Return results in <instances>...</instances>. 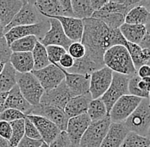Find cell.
I'll return each instance as SVG.
<instances>
[{
	"instance_id": "cell-23",
	"label": "cell",
	"mask_w": 150,
	"mask_h": 147,
	"mask_svg": "<svg viewBox=\"0 0 150 147\" xmlns=\"http://www.w3.org/2000/svg\"><path fill=\"white\" fill-rule=\"evenodd\" d=\"M9 63L18 73H28L33 71V58L31 52H13Z\"/></svg>"
},
{
	"instance_id": "cell-22",
	"label": "cell",
	"mask_w": 150,
	"mask_h": 147,
	"mask_svg": "<svg viewBox=\"0 0 150 147\" xmlns=\"http://www.w3.org/2000/svg\"><path fill=\"white\" fill-rule=\"evenodd\" d=\"M92 101L90 93L73 97L67 102L64 108V112L68 118L86 114L90 102Z\"/></svg>"
},
{
	"instance_id": "cell-36",
	"label": "cell",
	"mask_w": 150,
	"mask_h": 147,
	"mask_svg": "<svg viewBox=\"0 0 150 147\" xmlns=\"http://www.w3.org/2000/svg\"><path fill=\"white\" fill-rule=\"evenodd\" d=\"M150 140L137 134L129 132L120 147H149Z\"/></svg>"
},
{
	"instance_id": "cell-1",
	"label": "cell",
	"mask_w": 150,
	"mask_h": 147,
	"mask_svg": "<svg viewBox=\"0 0 150 147\" xmlns=\"http://www.w3.org/2000/svg\"><path fill=\"white\" fill-rule=\"evenodd\" d=\"M83 23L84 32L80 43L85 48V55L100 67H103L105 52L112 46H125L127 41L120 29L109 28L99 20L85 19L83 20Z\"/></svg>"
},
{
	"instance_id": "cell-34",
	"label": "cell",
	"mask_w": 150,
	"mask_h": 147,
	"mask_svg": "<svg viewBox=\"0 0 150 147\" xmlns=\"http://www.w3.org/2000/svg\"><path fill=\"white\" fill-rule=\"evenodd\" d=\"M38 41L35 36H28L14 41L9 48L12 52H31Z\"/></svg>"
},
{
	"instance_id": "cell-56",
	"label": "cell",
	"mask_w": 150,
	"mask_h": 147,
	"mask_svg": "<svg viewBox=\"0 0 150 147\" xmlns=\"http://www.w3.org/2000/svg\"><path fill=\"white\" fill-rule=\"evenodd\" d=\"M4 63H1L0 62V73H1V72L3 71V69H4Z\"/></svg>"
},
{
	"instance_id": "cell-51",
	"label": "cell",
	"mask_w": 150,
	"mask_h": 147,
	"mask_svg": "<svg viewBox=\"0 0 150 147\" xmlns=\"http://www.w3.org/2000/svg\"><path fill=\"white\" fill-rule=\"evenodd\" d=\"M8 93H0V113L4 110V103Z\"/></svg>"
},
{
	"instance_id": "cell-8",
	"label": "cell",
	"mask_w": 150,
	"mask_h": 147,
	"mask_svg": "<svg viewBox=\"0 0 150 147\" xmlns=\"http://www.w3.org/2000/svg\"><path fill=\"white\" fill-rule=\"evenodd\" d=\"M36 9L33 1H23V4L19 12L12 20L7 27H4V33H6L11 28L21 26L34 25L45 20Z\"/></svg>"
},
{
	"instance_id": "cell-60",
	"label": "cell",
	"mask_w": 150,
	"mask_h": 147,
	"mask_svg": "<svg viewBox=\"0 0 150 147\" xmlns=\"http://www.w3.org/2000/svg\"><path fill=\"white\" fill-rule=\"evenodd\" d=\"M149 106H150V94H149Z\"/></svg>"
},
{
	"instance_id": "cell-5",
	"label": "cell",
	"mask_w": 150,
	"mask_h": 147,
	"mask_svg": "<svg viewBox=\"0 0 150 147\" xmlns=\"http://www.w3.org/2000/svg\"><path fill=\"white\" fill-rule=\"evenodd\" d=\"M131 77L123 74L112 72V78L108 89L101 97V100L104 103L108 114H109L112 106L120 98L124 95L129 94L128 83Z\"/></svg>"
},
{
	"instance_id": "cell-62",
	"label": "cell",
	"mask_w": 150,
	"mask_h": 147,
	"mask_svg": "<svg viewBox=\"0 0 150 147\" xmlns=\"http://www.w3.org/2000/svg\"><path fill=\"white\" fill-rule=\"evenodd\" d=\"M149 147H150V146H149Z\"/></svg>"
},
{
	"instance_id": "cell-54",
	"label": "cell",
	"mask_w": 150,
	"mask_h": 147,
	"mask_svg": "<svg viewBox=\"0 0 150 147\" xmlns=\"http://www.w3.org/2000/svg\"><path fill=\"white\" fill-rule=\"evenodd\" d=\"M4 34H5L4 33V27L3 26V24L0 21V38L4 37Z\"/></svg>"
},
{
	"instance_id": "cell-52",
	"label": "cell",
	"mask_w": 150,
	"mask_h": 147,
	"mask_svg": "<svg viewBox=\"0 0 150 147\" xmlns=\"http://www.w3.org/2000/svg\"><path fill=\"white\" fill-rule=\"evenodd\" d=\"M140 5L141 6H144L145 8H147L148 10L150 12V0L149 1H143V0H141Z\"/></svg>"
},
{
	"instance_id": "cell-35",
	"label": "cell",
	"mask_w": 150,
	"mask_h": 147,
	"mask_svg": "<svg viewBox=\"0 0 150 147\" xmlns=\"http://www.w3.org/2000/svg\"><path fill=\"white\" fill-rule=\"evenodd\" d=\"M9 123L12 129V134L9 140V147H17L19 142L25 136L24 119L17 120Z\"/></svg>"
},
{
	"instance_id": "cell-14",
	"label": "cell",
	"mask_w": 150,
	"mask_h": 147,
	"mask_svg": "<svg viewBox=\"0 0 150 147\" xmlns=\"http://www.w3.org/2000/svg\"><path fill=\"white\" fill-rule=\"evenodd\" d=\"M30 115H36L44 117L51 122H53L61 132H64L67 129L68 117L66 115L64 110L51 106H44L38 104L33 106Z\"/></svg>"
},
{
	"instance_id": "cell-16",
	"label": "cell",
	"mask_w": 150,
	"mask_h": 147,
	"mask_svg": "<svg viewBox=\"0 0 150 147\" xmlns=\"http://www.w3.org/2000/svg\"><path fill=\"white\" fill-rule=\"evenodd\" d=\"M91 123V121L87 113L68 119L66 133L73 146H79L80 140Z\"/></svg>"
},
{
	"instance_id": "cell-50",
	"label": "cell",
	"mask_w": 150,
	"mask_h": 147,
	"mask_svg": "<svg viewBox=\"0 0 150 147\" xmlns=\"http://www.w3.org/2000/svg\"><path fill=\"white\" fill-rule=\"evenodd\" d=\"M139 46L142 49H147L148 51L150 52V35L149 33H147L144 37L142 38V40L141 41V43L139 44Z\"/></svg>"
},
{
	"instance_id": "cell-28",
	"label": "cell",
	"mask_w": 150,
	"mask_h": 147,
	"mask_svg": "<svg viewBox=\"0 0 150 147\" xmlns=\"http://www.w3.org/2000/svg\"><path fill=\"white\" fill-rule=\"evenodd\" d=\"M125 48L127 49L129 55L131 56V60L133 62V65L137 71L142 65H147L149 60L150 58V52L147 49H142L139 45L134 44L127 42L125 44Z\"/></svg>"
},
{
	"instance_id": "cell-9",
	"label": "cell",
	"mask_w": 150,
	"mask_h": 147,
	"mask_svg": "<svg viewBox=\"0 0 150 147\" xmlns=\"http://www.w3.org/2000/svg\"><path fill=\"white\" fill-rule=\"evenodd\" d=\"M50 29V23L49 19L46 18L43 21L30 26H21L11 28L4 34V38L8 45H10L14 41L22 38V37H28V36H35L38 40H41L45 34Z\"/></svg>"
},
{
	"instance_id": "cell-40",
	"label": "cell",
	"mask_w": 150,
	"mask_h": 147,
	"mask_svg": "<svg viewBox=\"0 0 150 147\" xmlns=\"http://www.w3.org/2000/svg\"><path fill=\"white\" fill-rule=\"evenodd\" d=\"M67 52L74 58V60H79L85 55V48L80 42H75L69 46Z\"/></svg>"
},
{
	"instance_id": "cell-55",
	"label": "cell",
	"mask_w": 150,
	"mask_h": 147,
	"mask_svg": "<svg viewBox=\"0 0 150 147\" xmlns=\"http://www.w3.org/2000/svg\"><path fill=\"white\" fill-rule=\"evenodd\" d=\"M146 30H147V33H149L150 35V22L146 26Z\"/></svg>"
},
{
	"instance_id": "cell-46",
	"label": "cell",
	"mask_w": 150,
	"mask_h": 147,
	"mask_svg": "<svg viewBox=\"0 0 150 147\" xmlns=\"http://www.w3.org/2000/svg\"><path fill=\"white\" fill-rule=\"evenodd\" d=\"M74 58L69 55V54H67V52L66 54L62 55V57L61 58V60H60L58 65L62 68H63L64 70L67 71V70L70 69L74 65Z\"/></svg>"
},
{
	"instance_id": "cell-15",
	"label": "cell",
	"mask_w": 150,
	"mask_h": 147,
	"mask_svg": "<svg viewBox=\"0 0 150 147\" xmlns=\"http://www.w3.org/2000/svg\"><path fill=\"white\" fill-rule=\"evenodd\" d=\"M73 98V94L66 85L65 81L56 88L43 94L39 104L44 106H51L64 110L67 102Z\"/></svg>"
},
{
	"instance_id": "cell-2",
	"label": "cell",
	"mask_w": 150,
	"mask_h": 147,
	"mask_svg": "<svg viewBox=\"0 0 150 147\" xmlns=\"http://www.w3.org/2000/svg\"><path fill=\"white\" fill-rule=\"evenodd\" d=\"M104 65L112 70V72L123 74L128 77L137 75L127 49L125 46L116 45L109 48L103 56Z\"/></svg>"
},
{
	"instance_id": "cell-3",
	"label": "cell",
	"mask_w": 150,
	"mask_h": 147,
	"mask_svg": "<svg viewBox=\"0 0 150 147\" xmlns=\"http://www.w3.org/2000/svg\"><path fill=\"white\" fill-rule=\"evenodd\" d=\"M129 132L146 137L150 128V106L149 99H142L137 109L124 122Z\"/></svg>"
},
{
	"instance_id": "cell-31",
	"label": "cell",
	"mask_w": 150,
	"mask_h": 147,
	"mask_svg": "<svg viewBox=\"0 0 150 147\" xmlns=\"http://www.w3.org/2000/svg\"><path fill=\"white\" fill-rule=\"evenodd\" d=\"M71 4L74 18L79 20L91 18L95 12L91 5V0H73Z\"/></svg>"
},
{
	"instance_id": "cell-6",
	"label": "cell",
	"mask_w": 150,
	"mask_h": 147,
	"mask_svg": "<svg viewBox=\"0 0 150 147\" xmlns=\"http://www.w3.org/2000/svg\"><path fill=\"white\" fill-rule=\"evenodd\" d=\"M33 4L38 11L45 18L74 17L70 0H37L33 1Z\"/></svg>"
},
{
	"instance_id": "cell-58",
	"label": "cell",
	"mask_w": 150,
	"mask_h": 147,
	"mask_svg": "<svg viewBox=\"0 0 150 147\" xmlns=\"http://www.w3.org/2000/svg\"><path fill=\"white\" fill-rule=\"evenodd\" d=\"M146 137L150 140V128L149 129V131H148V134H147V136H146Z\"/></svg>"
},
{
	"instance_id": "cell-25",
	"label": "cell",
	"mask_w": 150,
	"mask_h": 147,
	"mask_svg": "<svg viewBox=\"0 0 150 147\" xmlns=\"http://www.w3.org/2000/svg\"><path fill=\"white\" fill-rule=\"evenodd\" d=\"M120 31L127 42L137 45H139L142 38L147 34L146 27L142 25H131L124 23L120 27Z\"/></svg>"
},
{
	"instance_id": "cell-45",
	"label": "cell",
	"mask_w": 150,
	"mask_h": 147,
	"mask_svg": "<svg viewBox=\"0 0 150 147\" xmlns=\"http://www.w3.org/2000/svg\"><path fill=\"white\" fill-rule=\"evenodd\" d=\"M11 134L12 129L10 123L4 121H0V137L9 141L11 137Z\"/></svg>"
},
{
	"instance_id": "cell-61",
	"label": "cell",
	"mask_w": 150,
	"mask_h": 147,
	"mask_svg": "<svg viewBox=\"0 0 150 147\" xmlns=\"http://www.w3.org/2000/svg\"><path fill=\"white\" fill-rule=\"evenodd\" d=\"M71 147H79V146H73V145H72V146H71Z\"/></svg>"
},
{
	"instance_id": "cell-57",
	"label": "cell",
	"mask_w": 150,
	"mask_h": 147,
	"mask_svg": "<svg viewBox=\"0 0 150 147\" xmlns=\"http://www.w3.org/2000/svg\"><path fill=\"white\" fill-rule=\"evenodd\" d=\"M39 147H50V146H49V145H47L46 143H45V142H44V143H43V144H42V145H41Z\"/></svg>"
},
{
	"instance_id": "cell-11",
	"label": "cell",
	"mask_w": 150,
	"mask_h": 147,
	"mask_svg": "<svg viewBox=\"0 0 150 147\" xmlns=\"http://www.w3.org/2000/svg\"><path fill=\"white\" fill-rule=\"evenodd\" d=\"M32 73L38 80L45 92L55 89L65 80L64 73L58 64L49 65L41 70L33 71Z\"/></svg>"
},
{
	"instance_id": "cell-47",
	"label": "cell",
	"mask_w": 150,
	"mask_h": 147,
	"mask_svg": "<svg viewBox=\"0 0 150 147\" xmlns=\"http://www.w3.org/2000/svg\"><path fill=\"white\" fill-rule=\"evenodd\" d=\"M138 88L140 89L142 92L149 94L150 88V78L149 77H145V78H141L140 82L138 83Z\"/></svg>"
},
{
	"instance_id": "cell-53",
	"label": "cell",
	"mask_w": 150,
	"mask_h": 147,
	"mask_svg": "<svg viewBox=\"0 0 150 147\" xmlns=\"http://www.w3.org/2000/svg\"><path fill=\"white\" fill-rule=\"evenodd\" d=\"M0 147H9V141L0 137Z\"/></svg>"
},
{
	"instance_id": "cell-4",
	"label": "cell",
	"mask_w": 150,
	"mask_h": 147,
	"mask_svg": "<svg viewBox=\"0 0 150 147\" xmlns=\"http://www.w3.org/2000/svg\"><path fill=\"white\" fill-rule=\"evenodd\" d=\"M16 85L22 96L28 103L35 106L40 102V99L45 93L44 89L35 76L32 72L16 74Z\"/></svg>"
},
{
	"instance_id": "cell-12",
	"label": "cell",
	"mask_w": 150,
	"mask_h": 147,
	"mask_svg": "<svg viewBox=\"0 0 150 147\" xmlns=\"http://www.w3.org/2000/svg\"><path fill=\"white\" fill-rule=\"evenodd\" d=\"M112 78V71L107 66L94 72L91 75L89 93L92 100L99 99L108 89Z\"/></svg>"
},
{
	"instance_id": "cell-29",
	"label": "cell",
	"mask_w": 150,
	"mask_h": 147,
	"mask_svg": "<svg viewBox=\"0 0 150 147\" xmlns=\"http://www.w3.org/2000/svg\"><path fill=\"white\" fill-rule=\"evenodd\" d=\"M17 72L8 62L0 73V93L9 92L16 85Z\"/></svg>"
},
{
	"instance_id": "cell-33",
	"label": "cell",
	"mask_w": 150,
	"mask_h": 147,
	"mask_svg": "<svg viewBox=\"0 0 150 147\" xmlns=\"http://www.w3.org/2000/svg\"><path fill=\"white\" fill-rule=\"evenodd\" d=\"M32 55L33 58V71L41 70L50 65V62L48 59L45 47L41 44L38 41L33 50L32 51Z\"/></svg>"
},
{
	"instance_id": "cell-59",
	"label": "cell",
	"mask_w": 150,
	"mask_h": 147,
	"mask_svg": "<svg viewBox=\"0 0 150 147\" xmlns=\"http://www.w3.org/2000/svg\"><path fill=\"white\" fill-rule=\"evenodd\" d=\"M147 65H148L150 67V58H149V61H148V63H147Z\"/></svg>"
},
{
	"instance_id": "cell-37",
	"label": "cell",
	"mask_w": 150,
	"mask_h": 147,
	"mask_svg": "<svg viewBox=\"0 0 150 147\" xmlns=\"http://www.w3.org/2000/svg\"><path fill=\"white\" fill-rule=\"evenodd\" d=\"M141 78L137 75L131 77L129 80L128 83V91L129 94L133 95V96H137L142 99H149V94L145 92H142L140 89L138 88V83L140 82Z\"/></svg>"
},
{
	"instance_id": "cell-7",
	"label": "cell",
	"mask_w": 150,
	"mask_h": 147,
	"mask_svg": "<svg viewBox=\"0 0 150 147\" xmlns=\"http://www.w3.org/2000/svg\"><path fill=\"white\" fill-rule=\"evenodd\" d=\"M111 120L109 116H107L104 119L91 122L86 129L83 137L80 140L79 147H100L103 140L105 138Z\"/></svg>"
},
{
	"instance_id": "cell-44",
	"label": "cell",
	"mask_w": 150,
	"mask_h": 147,
	"mask_svg": "<svg viewBox=\"0 0 150 147\" xmlns=\"http://www.w3.org/2000/svg\"><path fill=\"white\" fill-rule=\"evenodd\" d=\"M43 143L42 139H33L24 136L19 142L17 147H39Z\"/></svg>"
},
{
	"instance_id": "cell-48",
	"label": "cell",
	"mask_w": 150,
	"mask_h": 147,
	"mask_svg": "<svg viewBox=\"0 0 150 147\" xmlns=\"http://www.w3.org/2000/svg\"><path fill=\"white\" fill-rule=\"evenodd\" d=\"M137 74L140 78H145V77L150 78V67L148 65H142L139 69H137Z\"/></svg>"
},
{
	"instance_id": "cell-43",
	"label": "cell",
	"mask_w": 150,
	"mask_h": 147,
	"mask_svg": "<svg viewBox=\"0 0 150 147\" xmlns=\"http://www.w3.org/2000/svg\"><path fill=\"white\" fill-rule=\"evenodd\" d=\"M71 146H72V144L68 139L66 131L61 132L59 136L53 142H51L49 145L50 147H71Z\"/></svg>"
},
{
	"instance_id": "cell-24",
	"label": "cell",
	"mask_w": 150,
	"mask_h": 147,
	"mask_svg": "<svg viewBox=\"0 0 150 147\" xmlns=\"http://www.w3.org/2000/svg\"><path fill=\"white\" fill-rule=\"evenodd\" d=\"M21 0H0V21L5 27L22 7Z\"/></svg>"
},
{
	"instance_id": "cell-17",
	"label": "cell",
	"mask_w": 150,
	"mask_h": 147,
	"mask_svg": "<svg viewBox=\"0 0 150 147\" xmlns=\"http://www.w3.org/2000/svg\"><path fill=\"white\" fill-rule=\"evenodd\" d=\"M26 117L34 124L42 140L47 145H50L51 142H53L61 134L60 129L53 122L44 117L36 115H28Z\"/></svg>"
},
{
	"instance_id": "cell-38",
	"label": "cell",
	"mask_w": 150,
	"mask_h": 147,
	"mask_svg": "<svg viewBox=\"0 0 150 147\" xmlns=\"http://www.w3.org/2000/svg\"><path fill=\"white\" fill-rule=\"evenodd\" d=\"M45 49H46L49 61L50 62V64L53 65L58 64L62 55L67 53L66 49H64L62 47L56 46V45H50L45 47Z\"/></svg>"
},
{
	"instance_id": "cell-13",
	"label": "cell",
	"mask_w": 150,
	"mask_h": 147,
	"mask_svg": "<svg viewBox=\"0 0 150 147\" xmlns=\"http://www.w3.org/2000/svg\"><path fill=\"white\" fill-rule=\"evenodd\" d=\"M48 19L50 23V29L45 34L44 37L38 42L45 47L56 45L62 47L64 49H66V51H67L68 48L73 44V42L66 36L60 22L56 19Z\"/></svg>"
},
{
	"instance_id": "cell-49",
	"label": "cell",
	"mask_w": 150,
	"mask_h": 147,
	"mask_svg": "<svg viewBox=\"0 0 150 147\" xmlns=\"http://www.w3.org/2000/svg\"><path fill=\"white\" fill-rule=\"evenodd\" d=\"M108 3V0H91V5L94 11H98Z\"/></svg>"
},
{
	"instance_id": "cell-20",
	"label": "cell",
	"mask_w": 150,
	"mask_h": 147,
	"mask_svg": "<svg viewBox=\"0 0 150 147\" xmlns=\"http://www.w3.org/2000/svg\"><path fill=\"white\" fill-rule=\"evenodd\" d=\"M32 107L33 106H31L22 96L17 85H16L9 92H8L4 103V110L15 109L21 111L25 116H28L31 113Z\"/></svg>"
},
{
	"instance_id": "cell-26",
	"label": "cell",
	"mask_w": 150,
	"mask_h": 147,
	"mask_svg": "<svg viewBox=\"0 0 150 147\" xmlns=\"http://www.w3.org/2000/svg\"><path fill=\"white\" fill-rule=\"evenodd\" d=\"M150 22V12L144 6H136L125 15V23L131 25L147 26Z\"/></svg>"
},
{
	"instance_id": "cell-19",
	"label": "cell",
	"mask_w": 150,
	"mask_h": 147,
	"mask_svg": "<svg viewBox=\"0 0 150 147\" xmlns=\"http://www.w3.org/2000/svg\"><path fill=\"white\" fill-rule=\"evenodd\" d=\"M53 18L56 19L60 22L67 38H69L73 43L81 42L84 32L83 20H79L74 17L63 16H56Z\"/></svg>"
},
{
	"instance_id": "cell-32",
	"label": "cell",
	"mask_w": 150,
	"mask_h": 147,
	"mask_svg": "<svg viewBox=\"0 0 150 147\" xmlns=\"http://www.w3.org/2000/svg\"><path fill=\"white\" fill-rule=\"evenodd\" d=\"M87 115L89 116L91 122L101 121L104 119L107 116H108L107 108L101 98L92 100L90 102L87 110Z\"/></svg>"
},
{
	"instance_id": "cell-10",
	"label": "cell",
	"mask_w": 150,
	"mask_h": 147,
	"mask_svg": "<svg viewBox=\"0 0 150 147\" xmlns=\"http://www.w3.org/2000/svg\"><path fill=\"white\" fill-rule=\"evenodd\" d=\"M142 100V98L131 94L122 96L115 102L108 114L111 122H124L131 116V113L137 109Z\"/></svg>"
},
{
	"instance_id": "cell-42",
	"label": "cell",
	"mask_w": 150,
	"mask_h": 147,
	"mask_svg": "<svg viewBox=\"0 0 150 147\" xmlns=\"http://www.w3.org/2000/svg\"><path fill=\"white\" fill-rule=\"evenodd\" d=\"M24 129H25V136L33 139H42L36 127L27 117L24 118Z\"/></svg>"
},
{
	"instance_id": "cell-21",
	"label": "cell",
	"mask_w": 150,
	"mask_h": 147,
	"mask_svg": "<svg viewBox=\"0 0 150 147\" xmlns=\"http://www.w3.org/2000/svg\"><path fill=\"white\" fill-rule=\"evenodd\" d=\"M128 133L129 130L126 129L124 122H111L100 147H120Z\"/></svg>"
},
{
	"instance_id": "cell-39",
	"label": "cell",
	"mask_w": 150,
	"mask_h": 147,
	"mask_svg": "<svg viewBox=\"0 0 150 147\" xmlns=\"http://www.w3.org/2000/svg\"><path fill=\"white\" fill-rule=\"evenodd\" d=\"M26 116L21 111L15 109H5L0 113V121L12 122L20 119H24Z\"/></svg>"
},
{
	"instance_id": "cell-18",
	"label": "cell",
	"mask_w": 150,
	"mask_h": 147,
	"mask_svg": "<svg viewBox=\"0 0 150 147\" xmlns=\"http://www.w3.org/2000/svg\"><path fill=\"white\" fill-rule=\"evenodd\" d=\"M62 68V67H61ZM65 76V83L70 90L73 97L82 95L89 93L91 75H81V74L69 73L62 68Z\"/></svg>"
},
{
	"instance_id": "cell-27",
	"label": "cell",
	"mask_w": 150,
	"mask_h": 147,
	"mask_svg": "<svg viewBox=\"0 0 150 147\" xmlns=\"http://www.w3.org/2000/svg\"><path fill=\"white\" fill-rule=\"evenodd\" d=\"M101 68L103 67H100L98 65L96 64L91 58H89L87 55H84V57H82L81 59L74 60V65L70 69L67 70V72L69 73L91 75L94 72Z\"/></svg>"
},
{
	"instance_id": "cell-41",
	"label": "cell",
	"mask_w": 150,
	"mask_h": 147,
	"mask_svg": "<svg viewBox=\"0 0 150 147\" xmlns=\"http://www.w3.org/2000/svg\"><path fill=\"white\" fill-rule=\"evenodd\" d=\"M12 51L8 45L6 39L4 37L0 38V62L6 64L9 62L10 56L12 55Z\"/></svg>"
},
{
	"instance_id": "cell-30",
	"label": "cell",
	"mask_w": 150,
	"mask_h": 147,
	"mask_svg": "<svg viewBox=\"0 0 150 147\" xmlns=\"http://www.w3.org/2000/svg\"><path fill=\"white\" fill-rule=\"evenodd\" d=\"M91 18L101 20L109 28L120 29V27L125 23V16L118 13H109L98 10L94 12Z\"/></svg>"
}]
</instances>
